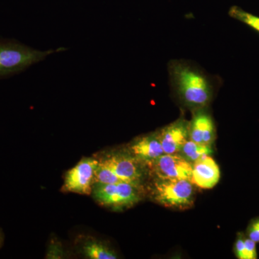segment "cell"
I'll return each mask as SVG.
<instances>
[{"label":"cell","instance_id":"8","mask_svg":"<svg viewBox=\"0 0 259 259\" xmlns=\"http://www.w3.org/2000/svg\"><path fill=\"white\" fill-rule=\"evenodd\" d=\"M127 151L145 166H148L164 154L158 132L138 138L129 145Z\"/></svg>","mask_w":259,"mask_h":259},{"label":"cell","instance_id":"6","mask_svg":"<svg viewBox=\"0 0 259 259\" xmlns=\"http://www.w3.org/2000/svg\"><path fill=\"white\" fill-rule=\"evenodd\" d=\"M99 164L97 158H83L66 174L64 192L90 195L93 192L95 173Z\"/></svg>","mask_w":259,"mask_h":259},{"label":"cell","instance_id":"3","mask_svg":"<svg viewBox=\"0 0 259 259\" xmlns=\"http://www.w3.org/2000/svg\"><path fill=\"white\" fill-rule=\"evenodd\" d=\"M153 199L162 205L185 209L193 204L194 185L190 180H159L153 184Z\"/></svg>","mask_w":259,"mask_h":259},{"label":"cell","instance_id":"13","mask_svg":"<svg viewBox=\"0 0 259 259\" xmlns=\"http://www.w3.org/2000/svg\"><path fill=\"white\" fill-rule=\"evenodd\" d=\"M211 147L212 146L208 145L197 144L188 139L181 148L179 153L192 164L201 158L210 156L213 152Z\"/></svg>","mask_w":259,"mask_h":259},{"label":"cell","instance_id":"19","mask_svg":"<svg viewBox=\"0 0 259 259\" xmlns=\"http://www.w3.org/2000/svg\"><path fill=\"white\" fill-rule=\"evenodd\" d=\"M3 233H2V232L0 231V247H1L2 244H3Z\"/></svg>","mask_w":259,"mask_h":259},{"label":"cell","instance_id":"12","mask_svg":"<svg viewBox=\"0 0 259 259\" xmlns=\"http://www.w3.org/2000/svg\"><path fill=\"white\" fill-rule=\"evenodd\" d=\"M80 251L83 256L90 259H116L115 251L102 241L95 238H87L81 243Z\"/></svg>","mask_w":259,"mask_h":259},{"label":"cell","instance_id":"5","mask_svg":"<svg viewBox=\"0 0 259 259\" xmlns=\"http://www.w3.org/2000/svg\"><path fill=\"white\" fill-rule=\"evenodd\" d=\"M98 160L100 164L110 169L122 182L142 187L145 165L128 151L105 153Z\"/></svg>","mask_w":259,"mask_h":259},{"label":"cell","instance_id":"11","mask_svg":"<svg viewBox=\"0 0 259 259\" xmlns=\"http://www.w3.org/2000/svg\"><path fill=\"white\" fill-rule=\"evenodd\" d=\"M221 178V171L215 161L206 156L192 163L191 182L201 189L209 190L217 185Z\"/></svg>","mask_w":259,"mask_h":259},{"label":"cell","instance_id":"10","mask_svg":"<svg viewBox=\"0 0 259 259\" xmlns=\"http://www.w3.org/2000/svg\"><path fill=\"white\" fill-rule=\"evenodd\" d=\"M189 125L190 139L197 144L212 146L215 139V126L212 116L204 108L194 110Z\"/></svg>","mask_w":259,"mask_h":259},{"label":"cell","instance_id":"7","mask_svg":"<svg viewBox=\"0 0 259 259\" xmlns=\"http://www.w3.org/2000/svg\"><path fill=\"white\" fill-rule=\"evenodd\" d=\"M149 167L159 180H191L192 164L180 153L162 155Z\"/></svg>","mask_w":259,"mask_h":259},{"label":"cell","instance_id":"4","mask_svg":"<svg viewBox=\"0 0 259 259\" xmlns=\"http://www.w3.org/2000/svg\"><path fill=\"white\" fill-rule=\"evenodd\" d=\"M92 194L99 204L112 209L131 207L141 199V187L122 182L94 184Z\"/></svg>","mask_w":259,"mask_h":259},{"label":"cell","instance_id":"18","mask_svg":"<svg viewBox=\"0 0 259 259\" xmlns=\"http://www.w3.org/2000/svg\"><path fill=\"white\" fill-rule=\"evenodd\" d=\"M235 253L237 258L239 259H246L245 256L244 238L243 237H239L237 239L235 244Z\"/></svg>","mask_w":259,"mask_h":259},{"label":"cell","instance_id":"9","mask_svg":"<svg viewBox=\"0 0 259 259\" xmlns=\"http://www.w3.org/2000/svg\"><path fill=\"white\" fill-rule=\"evenodd\" d=\"M189 125L190 122L185 119L180 118L158 131V138L164 153H180L186 141L190 139Z\"/></svg>","mask_w":259,"mask_h":259},{"label":"cell","instance_id":"14","mask_svg":"<svg viewBox=\"0 0 259 259\" xmlns=\"http://www.w3.org/2000/svg\"><path fill=\"white\" fill-rule=\"evenodd\" d=\"M228 14L232 18L248 25L259 32V17L256 15L250 14L238 6L231 7Z\"/></svg>","mask_w":259,"mask_h":259},{"label":"cell","instance_id":"15","mask_svg":"<svg viewBox=\"0 0 259 259\" xmlns=\"http://www.w3.org/2000/svg\"><path fill=\"white\" fill-rule=\"evenodd\" d=\"M117 182H122V181L110 169L99 163L95 171L94 184H112Z\"/></svg>","mask_w":259,"mask_h":259},{"label":"cell","instance_id":"2","mask_svg":"<svg viewBox=\"0 0 259 259\" xmlns=\"http://www.w3.org/2000/svg\"><path fill=\"white\" fill-rule=\"evenodd\" d=\"M64 50V48H59L40 51L15 40H0V79L18 74L47 56Z\"/></svg>","mask_w":259,"mask_h":259},{"label":"cell","instance_id":"17","mask_svg":"<svg viewBox=\"0 0 259 259\" xmlns=\"http://www.w3.org/2000/svg\"><path fill=\"white\" fill-rule=\"evenodd\" d=\"M248 238L255 243H259V219L251 223L248 229Z\"/></svg>","mask_w":259,"mask_h":259},{"label":"cell","instance_id":"16","mask_svg":"<svg viewBox=\"0 0 259 259\" xmlns=\"http://www.w3.org/2000/svg\"><path fill=\"white\" fill-rule=\"evenodd\" d=\"M244 243L246 259H256V243L248 238H245Z\"/></svg>","mask_w":259,"mask_h":259},{"label":"cell","instance_id":"1","mask_svg":"<svg viewBox=\"0 0 259 259\" xmlns=\"http://www.w3.org/2000/svg\"><path fill=\"white\" fill-rule=\"evenodd\" d=\"M168 69L172 88L185 106L196 110L209 105L214 83L204 71L184 61H171Z\"/></svg>","mask_w":259,"mask_h":259}]
</instances>
